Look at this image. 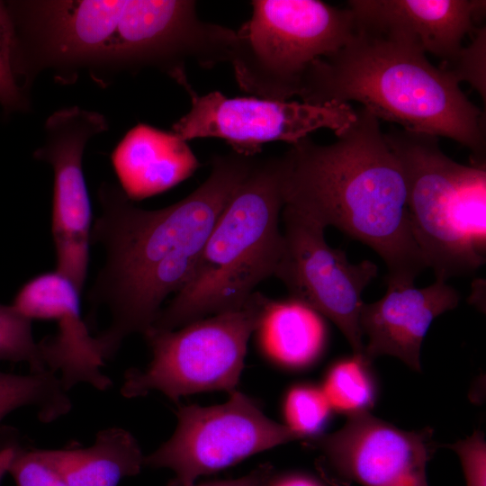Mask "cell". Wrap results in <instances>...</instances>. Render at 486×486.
<instances>
[{
    "label": "cell",
    "mask_w": 486,
    "mask_h": 486,
    "mask_svg": "<svg viewBox=\"0 0 486 486\" xmlns=\"http://www.w3.org/2000/svg\"><path fill=\"white\" fill-rule=\"evenodd\" d=\"M7 7L14 30V68L29 91L50 72L72 84L80 72L104 86L124 72L157 68L188 94L185 73L231 61L237 32L202 21L191 0H26Z\"/></svg>",
    "instance_id": "6da1fadb"
},
{
    "label": "cell",
    "mask_w": 486,
    "mask_h": 486,
    "mask_svg": "<svg viewBox=\"0 0 486 486\" xmlns=\"http://www.w3.org/2000/svg\"><path fill=\"white\" fill-rule=\"evenodd\" d=\"M256 159L234 150L214 156L201 185L158 210L136 206L117 184L100 185L91 242L103 246L105 261L89 300L111 315L94 337L104 362L127 337L149 330L166 297L188 283L212 229Z\"/></svg>",
    "instance_id": "7a4b0ae2"
},
{
    "label": "cell",
    "mask_w": 486,
    "mask_h": 486,
    "mask_svg": "<svg viewBox=\"0 0 486 486\" xmlns=\"http://www.w3.org/2000/svg\"><path fill=\"white\" fill-rule=\"evenodd\" d=\"M335 135L328 145L304 138L284 154V205L370 247L386 265V285H413L427 265L412 234L403 172L380 121L360 107Z\"/></svg>",
    "instance_id": "3957f363"
},
{
    "label": "cell",
    "mask_w": 486,
    "mask_h": 486,
    "mask_svg": "<svg viewBox=\"0 0 486 486\" xmlns=\"http://www.w3.org/2000/svg\"><path fill=\"white\" fill-rule=\"evenodd\" d=\"M298 96L318 105L359 103L379 121L451 139L471 149L472 164L485 163L481 109L446 71L403 40L356 28L342 48L311 63Z\"/></svg>",
    "instance_id": "277c9868"
},
{
    "label": "cell",
    "mask_w": 486,
    "mask_h": 486,
    "mask_svg": "<svg viewBox=\"0 0 486 486\" xmlns=\"http://www.w3.org/2000/svg\"><path fill=\"white\" fill-rule=\"evenodd\" d=\"M284 155L256 159L212 229L188 283L152 328L173 330L242 310L274 275L284 248Z\"/></svg>",
    "instance_id": "5b68a950"
},
{
    "label": "cell",
    "mask_w": 486,
    "mask_h": 486,
    "mask_svg": "<svg viewBox=\"0 0 486 486\" xmlns=\"http://www.w3.org/2000/svg\"><path fill=\"white\" fill-rule=\"evenodd\" d=\"M386 141L401 166L413 237L436 279L470 274L486 259V165H462L438 138L392 128Z\"/></svg>",
    "instance_id": "8992f818"
},
{
    "label": "cell",
    "mask_w": 486,
    "mask_h": 486,
    "mask_svg": "<svg viewBox=\"0 0 486 486\" xmlns=\"http://www.w3.org/2000/svg\"><path fill=\"white\" fill-rule=\"evenodd\" d=\"M238 31L230 64L238 86L264 99L288 101L309 67L356 32L353 12L319 0H254Z\"/></svg>",
    "instance_id": "52a82bcc"
},
{
    "label": "cell",
    "mask_w": 486,
    "mask_h": 486,
    "mask_svg": "<svg viewBox=\"0 0 486 486\" xmlns=\"http://www.w3.org/2000/svg\"><path fill=\"white\" fill-rule=\"evenodd\" d=\"M268 298L255 292L242 310L210 316L168 330L151 328L143 336L152 360L144 369H129L121 388L123 397L152 391L174 402L208 392H235L250 336L256 332Z\"/></svg>",
    "instance_id": "ba28073f"
},
{
    "label": "cell",
    "mask_w": 486,
    "mask_h": 486,
    "mask_svg": "<svg viewBox=\"0 0 486 486\" xmlns=\"http://www.w3.org/2000/svg\"><path fill=\"white\" fill-rule=\"evenodd\" d=\"M176 416L171 437L144 456V466L167 468L175 473L171 486H192L200 476L302 438L267 418L255 401L237 391L223 404L184 406Z\"/></svg>",
    "instance_id": "9c48e42d"
},
{
    "label": "cell",
    "mask_w": 486,
    "mask_h": 486,
    "mask_svg": "<svg viewBox=\"0 0 486 486\" xmlns=\"http://www.w3.org/2000/svg\"><path fill=\"white\" fill-rule=\"evenodd\" d=\"M281 217L284 248L274 275L290 298L333 321L353 356L369 364L359 316L363 292L377 276V266L370 260L350 263L344 251L328 246L324 227L292 208L284 205Z\"/></svg>",
    "instance_id": "30bf717a"
},
{
    "label": "cell",
    "mask_w": 486,
    "mask_h": 486,
    "mask_svg": "<svg viewBox=\"0 0 486 486\" xmlns=\"http://www.w3.org/2000/svg\"><path fill=\"white\" fill-rule=\"evenodd\" d=\"M189 96L191 108L172 131L185 141L219 138L232 150L248 156L256 155L267 142L292 145L320 129L337 132L356 117L350 104L318 105L256 96L228 97L218 91L204 95L193 92Z\"/></svg>",
    "instance_id": "8fae6325"
},
{
    "label": "cell",
    "mask_w": 486,
    "mask_h": 486,
    "mask_svg": "<svg viewBox=\"0 0 486 486\" xmlns=\"http://www.w3.org/2000/svg\"><path fill=\"white\" fill-rule=\"evenodd\" d=\"M109 128L98 112L78 106L53 112L33 158L53 171L51 232L57 268L82 292L89 264L92 207L83 170L88 141Z\"/></svg>",
    "instance_id": "7c38bea8"
},
{
    "label": "cell",
    "mask_w": 486,
    "mask_h": 486,
    "mask_svg": "<svg viewBox=\"0 0 486 486\" xmlns=\"http://www.w3.org/2000/svg\"><path fill=\"white\" fill-rule=\"evenodd\" d=\"M310 444L339 475L364 486H428L425 434L400 430L367 410L347 415L339 430Z\"/></svg>",
    "instance_id": "4fadbf2b"
},
{
    "label": "cell",
    "mask_w": 486,
    "mask_h": 486,
    "mask_svg": "<svg viewBox=\"0 0 486 486\" xmlns=\"http://www.w3.org/2000/svg\"><path fill=\"white\" fill-rule=\"evenodd\" d=\"M81 291L58 270L40 274L19 290L12 306L22 316L32 320H53L57 332L39 342L47 370L59 374L68 391L78 383H86L104 391L112 384L102 367L104 361L95 338L83 320Z\"/></svg>",
    "instance_id": "5bb4252c"
},
{
    "label": "cell",
    "mask_w": 486,
    "mask_h": 486,
    "mask_svg": "<svg viewBox=\"0 0 486 486\" xmlns=\"http://www.w3.org/2000/svg\"><path fill=\"white\" fill-rule=\"evenodd\" d=\"M356 28L408 42L447 62L485 13L481 0H351Z\"/></svg>",
    "instance_id": "9a60e30c"
},
{
    "label": "cell",
    "mask_w": 486,
    "mask_h": 486,
    "mask_svg": "<svg viewBox=\"0 0 486 486\" xmlns=\"http://www.w3.org/2000/svg\"><path fill=\"white\" fill-rule=\"evenodd\" d=\"M459 298L454 288L439 279L424 288L387 285L382 299L364 302L360 310V327L368 337L366 362L389 355L420 371V347L429 326L435 318L454 309Z\"/></svg>",
    "instance_id": "2e32d148"
},
{
    "label": "cell",
    "mask_w": 486,
    "mask_h": 486,
    "mask_svg": "<svg viewBox=\"0 0 486 486\" xmlns=\"http://www.w3.org/2000/svg\"><path fill=\"white\" fill-rule=\"evenodd\" d=\"M111 159L119 186L132 202L167 191L200 165L187 141L144 123L125 134Z\"/></svg>",
    "instance_id": "e0dca14e"
},
{
    "label": "cell",
    "mask_w": 486,
    "mask_h": 486,
    "mask_svg": "<svg viewBox=\"0 0 486 486\" xmlns=\"http://www.w3.org/2000/svg\"><path fill=\"white\" fill-rule=\"evenodd\" d=\"M44 453L68 486H118L144 466L136 438L117 427L100 430L90 446L44 449Z\"/></svg>",
    "instance_id": "ac0fdd59"
},
{
    "label": "cell",
    "mask_w": 486,
    "mask_h": 486,
    "mask_svg": "<svg viewBox=\"0 0 486 486\" xmlns=\"http://www.w3.org/2000/svg\"><path fill=\"white\" fill-rule=\"evenodd\" d=\"M256 331L264 352L289 367H302L313 362L326 341L321 315L292 298H268Z\"/></svg>",
    "instance_id": "d6986e66"
},
{
    "label": "cell",
    "mask_w": 486,
    "mask_h": 486,
    "mask_svg": "<svg viewBox=\"0 0 486 486\" xmlns=\"http://www.w3.org/2000/svg\"><path fill=\"white\" fill-rule=\"evenodd\" d=\"M32 407L43 423L66 414L72 402L58 375L50 370L29 374L0 371V423L11 412Z\"/></svg>",
    "instance_id": "ffe728a7"
},
{
    "label": "cell",
    "mask_w": 486,
    "mask_h": 486,
    "mask_svg": "<svg viewBox=\"0 0 486 486\" xmlns=\"http://www.w3.org/2000/svg\"><path fill=\"white\" fill-rule=\"evenodd\" d=\"M367 366L354 356L333 365L321 388L331 410L347 415L368 411L374 403V392Z\"/></svg>",
    "instance_id": "44dd1931"
},
{
    "label": "cell",
    "mask_w": 486,
    "mask_h": 486,
    "mask_svg": "<svg viewBox=\"0 0 486 486\" xmlns=\"http://www.w3.org/2000/svg\"><path fill=\"white\" fill-rule=\"evenodd\" d=\"M31 320L12 305L0 304V361L25 362L32 373L47 370Z\"/></svg>",
    "instance_id": "7402d4cb"
},
{
    "label": "cell",
    "mask_w": 486,
    "mask_h": 486,
    "mask_svg": "<svg viewBox=\"0 0 486 486\" xmlns=\"http://www.w3.org/2000/svg\"><path fill=\"white\" fill-rule=\"evenodd\" d=\"M28 91L14 68V30L7 4L0 1V104L6 113L27 111Z\"/></svg>",
    "instance_id": "603a6c76"
},
{
    "label": "cell",
    "mask_w": 486,
    "mask_h": 486,
    "mask_svg": "<svg viewBox=\"0 0 486 486\" xmlns=\"http://www.w3.org/2000/svg\"><path fill=\"white\" fill-rule=\"evenodd\" d=\"M330 410L331 407L321 389L294 387L285 399L286 426L302 438L314 435L322 428Z\"/></svg>",
    "instance_id": "cb8c5ba5"
},
{
    "label": "cell",
    "mask_w": 486,
    "mask_h": 486,
    "mask_svg": "<svg viewBox=\"0 0 486 486\" xmlns=\"http://www.w3.org/2000/svg\"><path fill=\"white\" fill-rule=\"evenodd\" d=\"M475 36L468 47H463L450 61L439 67L457 83L468 82L482 96L486 97V28L475 30Z\"/></svg>",
    "instance_id": "d4e9b609"
},
{
    "label": "cell",
    "mask_w": 486,
    "mask_h": 486,
    "mask_svg": "<svg viewBox=\"0 0 486 486\" xmlns=\"http://www.w3.org/2000/svg\"><path fill=\"white\" fill-rule=\"evenodd\" d=\"M8 472L16 486H68L44 449L18 446Z\"/></svg>",
    "instance_id": "484cf974"
},
{
    "label": "cell",
    "mask_w": 486,
    "mask_h": 486,
    "mask_svg": "<svg viewBox=\"0 0 486 486\" xmlns=\"http://www.w3.org/2000/svg\"><path fill=\"white\" fill-rule=\"evenodd\" d=\"M452 448L458 454L467 486H486V446L481 431L454 444Z\"/></svg>",
    "instance_id": "4316f807"
},
{
    "label": "cell",
    "mask_w": 486,
    "mask_h": 486,
    "mask_svg": "<svg viewBox=\"0 0 486 486\" xmlns=\"http://www.w3.org/2000/svg\"><path fill=\"white\" fill-rule=\"evenodd\" d=\"M271 466L263 464L238 479L225 480L192 486H266L271 476Z\"/></svg>",
    "instance_id": "83f0119b"
},
{
    "label": "cell",
    "mask_w": 486,
    "mask_h": 486,
    "mask_svg": "<svg viewBox=\"0 0 486 486\" xmlns=\"http://www.w3.org/2000/svg\"><path fill=\"white\" fill-rule=\"evenodd\" d=\"M266 486H323L315 478L303 473L284 475Z\"/></svg>",
    "instance_id": "f1b7e54d"
},
{
    "label": "cell",
    "mask_w": 486,
    "mask_h": 486,
    "mask_svg": "<svg viewBox=\"0 0 486 486\" xmlns=\"http://www.w3.org/2000/svg\"><path fill=\"white\" fill-rule=\"evenodd\" d=\"M17 446L8 444L0 446V482L5 473L8 472L12 461L16 453Z\"/></svg>",
    "instance_id": "f546056e"
}]
</instances>
